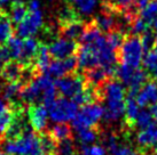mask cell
<instances>
[{"label": "cell", "mask_w": 157, "mask_h": 155, "mask_svg": "<svg viewBox=\"0 0 157 155\" xmlns=\"http://www.w3.org/2000/svg\"><path fill=\"white\" fill-rule=\"evenodd\" d=\"M22 102L30 105L43 104L46 107L56 99V87L47 74L33 78L22 90Z\"/></svg>", "instance_id": "1"}, {"label": "cell", "mask_w": 157, "mask_h": 155, "mask_svg": "<svg viewBox=\"0 0 157 155\" xmlns=\"http://www.w3.org/2000/svg\"><path fill=\"white\" fill-rule=\"evenodd\" d=\"M2 148L7 155H47L41 137L31 130H26L14 139H6Z\"/></svg>", "instance_id": "2"}, {"label": "cell", "mask_w": 157, "mask_h": 155, "mask_svg": "<svg viewBox=\"0 0 157 155\" xmlns=\"http://www.w3.org/2000/svg\"><path fill=\"white\" fill-rule=\"evenodd\" d=\"M105 114L103 105L99 103H90L83 105V107L79 110L74 120L71 121L72 128L75 130L86 129V128H94Z\"/></svg>", "instance_id": "3"}, {"label": "cell", "mask_w": 157, "mask_h": 155, "mask_svg": "<svg viewBox=\"0 0 157 155\" xmlns=\"http://www.w3.org/2000/svg\"><path fill=\"white\" fill-rule=\"evenodd\" d=\"M119 56L123 64L130 65L134 69H138L144 59V48L141 45V39L138 35H130L125 38L123 45L121 46Z\"/></svg>", "instance_id": "4"}, {"label": "cell", "mask_w": 157, "mask_h": 155, "mask_svg": "<svg viewBox=\"0 0 157 155\" xmlns=\"http://www.w3.org/2000/svg\"><path fill=\"white\" fill-rule=\"evenodd\" d=\"M47 108L49 119L55 123H67L72 121L78 112V105L72 99L66 97L55 99Z\"/></svg>", "instance_id": "5"}, {"label": "cell", "mask_w": 157, "mask_h": 155, "mask_svg": "<svg viewBox=\"0 0 157 155\" xmlns=\"http://www.w3.org/2000/svg\"><path fill=\"white\" fill-rule=\"evenodd\" d=\"M56 90L66 98H74L85 89V78L79 74H68L57 79L55 82Z\"/></svg>", "instance_id": "6"}, {"label": "cell", "mask_w": 157, "mask_h": 155, "mask_svg": "<svg viewBox=\"0 0 157 155\" xmlns=\"http://www.w3.org/2000/svg\"><path fill=\"white\" fill-rule=\"evenodd\" d=\"M44 25V14L41 10L29 12L26 17L20 24H17L16 33L20 38H30L35 35Z\"/></svg>", "instance_id": "7"}, {"label": "cell", "mask_w": 157, "mask_h": 155, "mask_svg": "<svg viewBox=\"0 0 157 155\" xmlns=\"http://www.w3.org/2000/svg\"><path fill=\"white\" fill-rule=\"evenodd\" d=\"M118 22H119V13L115 12L109 7L102 5L101 12L95 15L92 23L102 32H111L113 30H118Z\"/></svg>", "instance_id": "8"}, {"label": "cell", "mask_w": 157, "mask_h": 155, "mask_svg": "<svg viewBox=\"0 0 157 155\" xmlns=\"http://www.w3.org/2000/svg\"><path fill=\"white\" fill-rule=\"evenodd\" d=\"M78 48V45L75 40L61 37L53 40L48 47V50L51 56H53L55 59H64L70 56H74V54L77 52Z\"/></svg>", "instance_id": "9"}, {"label": "cell", "mask_w": 157, "mask_h": 155, "mask_svg": "<svg viewBox=\"0 0 157 155\" xmlns=\"http://www.w3.org/2000/svg\"><path fill=\"white\" fill-rule=\"evenodd\" d=\"M77 66H78L77 57L75 56H70L64 59H55L54 62H51L45 74L49 75L51 78L60 79L64 75L74 73Z\"/></svg>", "instance_id": "10"}, {"label": "cell", "mask_w": 157, "mask_h": 155, "mask_svg": "<svg viewBox=\"0 0 157 155\" xmlns=\"http://www.w3.org/2000/svg\"><path fill=\"white\" fill-rule=\"evenodd\" d=\"M28 119L29 123L36 131H43L48 125V108L43 104L32 105L28 110Z\"/></svg>", "instance_id": "11"}, {"label": "cell", "mask_w": 157, "mask_h": 155, "mask_svg": "<svg viewBox=\"0 0 157 155\" xmlns=\"http://www.w3.org/2000/svg\"><path fill=\"white\" fill-rule=\"evenodd\" d=\"M105 120L110 123H117L125 115V99H105Z\"/></svg>", "instance_id": "12"}, {"label": "cell", "mask_w": 157, "mask_h": 155, "mask_svg": "<svg viewBox=\"0 0 157 155\" xmlns=\"http://www.w3.org/2000/svg\"><path fill=\"white\" fill-rule=\"evenodd\" d=\"M141 107H153L157 105V81L146 82L135 96Z\"/></svg>", "instance_id": "13"}, {"label": "cell", "mask_w": 157, "mask_h": 155, "mask_svg": "<svg viewBox=\"0 0 157 155\" xmlns=\"http://www.w3.org/2000/svg\"><path fill=\"white\" fill-rule=\"evenodd\" d=\"M77 63L79 69L90 70L99 66V59L96 52L88 46H80L77 50Z\"/></svg>", "instance_id": "14"}, {"label": "cell", "mask_w": 157, "mask_h": 155, "mask_svg": "<svg viewBox=\"0 0 157 155\" xmlns=\"http://www.w3.org/2000/svg\"><path fill=\"white\" fill-rule=\"evenodd\" d=\"M40 43L37 39L32 38H25L23 40V50H22V56L20 59V64H22L23 66L30 65L31 63H33L37 54L39 52Z\"/></svg>", "instance_id": "15"}, {"label": "cell", "mask_w": 157, "mask_h": 155, "mask_svg": "<svg viewBox=\"0 0 157 155\" xmlns=\"http://www.w3.org/2000/svg\"><path fill=\"white\" fill-rule=\"evenodd\" d=\"M135 140L140 147L150 148L157 145V124H153L140 129L139 132L135 136Z\"/></svg>", "instance_id": "16"}, {"label": "cell", "mask_w": 157, "mask_h": 155, "mask_svg": "<svg viewBox=\"0 0 157 155\" xmlns=\"http://www.w3.org/2000/svg\"><path fill=\"white\" fill-rule=\"evenodd\" d=\"M86 26L87 25L82 20H76L70 23L60 25V35L62 38L70 39V40H76V39L79 40Z\"/></svg>", "instance_id": "17"}, {"label": "cell", "mask_w": 157, "mask_h": 155, "mask_svg": "<svg viewBox=\"0 0 157 155\" xmlns=\"http://www.w3.org/2000/svg\"><path fill=\"white\" fill-rule=\"evenodd\" d=\"M23 66L16 60H12V62H7L6 64L2 66L0 75L1 79H4L5 81H21V77H22Z\"/></svg>", "instance_id": "18"}, {"label": "cell", "mask_w": 157, "mask_h": 155, "mask_svg": "<svg viewBox=\"0 0 157 155\" xmlns=\"http://www.w3.org/2000/svg\"><path fill=\"white\" fill-rule=\"evenodd\" d=\"M84 78L90 83L91 87L99 88V87H102L107 82V79L109 78V75L102 66H96L93 69L86 70Z\"/></svg>", "instance_id": "19"}, {"label": "cell", "mask_w": 157, "mask_h": 155, "mask_svg": "<svg viewBox=\"0 0 157 155\" xmlns=\"http://www.w3.org/2000/svg\"><path fill=\"white\" fill-rule=\"evenodd\" d=\"M23 90V82L21 81H10L7 82L2 89V98L10 103H16L18 98H21V94Z\"/></svg>", "instance_id": "20"}, {"label": "cell", "mask_w": 157, "mask_h": 155, "mask_svg": "<svg viewBox=\"0 0 157 155\" xmlns=\"http://www.w3.org/2000/svg\"><path fill=\"white\" fill-rule=\"evenodd\" d=\"M26 128H28V124L25 122V117L22 115V114H17L15 112V116H14V120L12 122L10 127L8 128L7 132L5 135V137L7 139H14V138L18 137L21 135L26 131Z\"/></svg>", "instance_id": "21"}, {"label": "cell", "mask_w": 157, "mask_h": 155, "mask_svg": "<svg viewBox=\"0 0 157 155\" xmlns=\"http://www.w3.org/2000/svg\"><path fill=\"white\" fill-rule=\"evenodd\" d=\"M28 14V6L25 5L24 0H13V5L8 12L10 21L15 24H20L26 17Z\"/></svg>", "instance_id": "22"}, {"label": "cell", "mask_w": 157, "mask_h": 155, "mask_svg": "<svg viewBox=\"0 0 157 155\" xmlns=\"http://www.w3.org/2000/svg\"><path fill=\"white\" fill-rule=\"evenodd\" d=\"M99 0H74L71 5L79 17H87L95 12Z\"/></svg>", "instance_id": "23"}, {"label": "cell", "mask_w": 157, "mask_h": 155, "mask_svg": "<svg viewBox=\"0 0 157 155\" xmlns=\"http://www.w3.org/2000/svg\"><path fill=\"white\" fill-rule=\"evenodd\" d=\"M13 22L7 14L0 15V47H2L5 43L8 42V40L13 37Z\"/></svg>", "instance_id": "24"}, {"label": "cell", "mask_w": 157, "mask_h": 155, "mask_svg": "<svg viewBox=\"0 0 157 155\" xmlns=\"http://www.w3.org/2000/svg\"><path fill=\"white\" fill-rule=\"evenodd\" d=\"M33 66H35L36 71H40V72H46L48 66L51 64V54L48 50V47L46 45H40L39 52L37 54L35 60H33Z\"/></svg>", "instance_id": "25"}, {"label": "cell", "mask_w": 157, "mask_h": 155, "mask_svg": "<svg viewBox=\"0 0 157 155\" xmlns=\"http://www.w3.org/2000/svg\"><path fill=\"white\" fill-rule=\"evenodd\" d=\"M147 79H148V74L144 70H141L139 67L135 69L131 81L128 82V85H127V88H128V91H130L128 94L136 95L138 91L141 89V87L147 82Z\"/></svg>", "instance_id": "26"}, {"label": "cell", "mask_w": 157, "mask_h": 155, "mask_svg": "<svg viewBox=\"0 0 157 155\" xmlns=\"http://www.w3.org/2000/svg\"><path fill=\"white\" fill-rule=\"evenodd\" d=\"M135 96L136 95L128 94V96L125 99V116H126L127 122L131 125H133L135 119L140 112V105L136 102Z\"/></svg>", "instance_id": "27"}, {"label": "cell", "mask_w": 157, "mask_h": 155, "mask_svg": "<svg viewBox=\"0 0 157 155\" xmlns=\"http://www.w3.org/2000/svg\"><path fill=\"white\" fill-rule=\"evenodd\" d=\"M76 139L83 147L93 145L98 139V131L94 128L76 130Z\"/></svg>", "instance_id": "28"}, {"label": "cell", "mask_w": 157, "mask_h": 155, "mask_svg": "<svg viewBox=\"0 0 157 155\" xmlns=\"http://www.w3.org/2000/svg\"><path fill=\"white\" fill-rule=\"evenodd\" d=\"M76 20H80V17L78 16V14L76 13L72 5H63L59 8V10H57V21L60 23V25L70 23V22L76 21Z\"/></svg>", "instance_id": "29"}, {"label": "cell", "mask_w": 157, "mask_h": 155, "mask_svg": "<svg viewBox=\"0 0 157 155\" xmlns=\"http://www.w3.org/2000/svg\"><path fill=\"white\" fill-rule=\"evenodd\" d=\"M7 45V49L9 52V56L13 58V60L20 62L21 56H22L23 50V40L20 37H12L8 40Z\"/></svg>", "instance_id": "30"}, {"label": "cell", "mask_w": 157, "mask_h": 155, "mask_svg": "<svg viewBox=\"0 0 157 155\" xmlns=\"http://www.w3.org/2000/svg\"><path fill=\"white\" fill-rule=\"evenodd\" d=\"M49 135L52 136L57 142L68 139L71 136V128L67 123H55L51 127Z\"/></svg>", "instance_id": "31"}, {"label": "cell", "mask_w": 157, "mask_h": 155, "mask_svg": "<svg viewBox=\"0 0 157 155\" xmlns=\"http://www.w3.org/2000/svg\"><path fill=\"white\" fill-rule=\"evenodd\" d=\"M154 114L151 112V110H140L139 114L135 119L133 125H135L139 129H144L148 125L154 123Z\"/></svg>", "instance_id": "32"}, {"label": "cell", "mask_w": 157, "mask_h": 155, "mask_svg": "<svg viewBox=\"0 0 157 155\" xmlns=\"http://www.w3.org/2000/svg\"><path fill=\"white\" fill-rule=\"evenodd\" d=\"M107 42H108V46H109L113 50H118L121 46L123 45L124 40H125V35L123 33L122 31L119 30H113L111 32H108L107 33Z\"/></svg>", "instance_id": "33"}, {"label": "cell", "mask_w": 157, "mask_h": 155, "mask_svg": "<svg viewBox=\"0 0 157 155\" xmlns=\"http://www.w3.org/2000/svg\"><path fill=\"white\" fill-rule=\"evenodd\" d=\"M134 71H135L134 67L122 63V64L118 65L117 69H116V75L118 77V79L121 80V82H122L123 85L127 87L128 82L131 81L132 77L134 74Z\"/></svg>", "instance_id": "34"}, {"label": "cell", "mask_w": 157, "mask_h": 155, "mask_svg": "<svg viewBox=\"0 0 157 155\" xmlns=\"http://www.w3.org/2000/svg\"><path fill=\"white\" fill-rule=\"evenodd\" d=\"M96 97V91L93 90V87H88L83 91H80L78 95L75 96L72 100L77 105H86V104L93 103V100Z\"/></svg>", "instance_id": "35"}, {"label": "cell", "mask_w": 157, "mask_h": 155, "mask_svg": "<svg viewBox=\"0 0 157 155\" xmlns=\"http://www.w3.org/2000/svg\"><path fill=\"white\" fill-rule=\"evenodd\" d=\"M14 116H15V112L9 110V108L0 113V138L5 137L7 130L13 122Z\"/></svg>", "instance_id": "36"}, {"label": "cell", "mask_w": 157, "mask_h": 155, "mask_svg": "<svg viewBox=\"0 0 157 155\" xmlns=\"http://www.w3.org/2000/svg\"><path fill=\"white\" fill-rule=\"evenodd\" d=\"M144 69L148 72L154 74L157 71V48H154L150 52L146 54V56L142 59Z\"/></svg>", "instance_id": "37"}, {"label": "cell", "mask_w": 157, "mask_h": 155, "mask_svg": "<svg viewBox=\"0 0 157 155\" xmlns=\"http://www.w3.org/2000/svg\"><path fill=\"white\" fill-rule=\"evenodd\" d=\"M56 154L57 155H76V146H75V142H72L70 138L59 142L56 146Z\"/></svg>", "instance_id": "38"}, {"label": "cell", "mask_w": 157, "mask_h": 155, "mask_svg": "<svg viewBox=\"0 0 157 155\" xmlns=\"http://www.w3.org/2000/svg\"><path fill=\"white\" fill-rule=\"evenodd\" d=\"M156 38H157V35H155V32L151 30H147L144 34H142V37H141V45H142V48H144V52H150L151 49L155 48Z\"/></svg>", "instance_id": "39"}, {"label": "cell", "mask_w": 157, "mask_h": 155, "mask_svg": "<svg viewBox=\"0 0 157 155\" xmlns=\"http://www.w3.org/2000/svg\"><path fill=\"white\" fill-rule=\"evenodd\" d=\"M147 30H148V23L140 16H136L130 26V32L132 33V35L144 34Z\"/></svg>", "instance_id": "40"}, {"label": "cell", "mask_w": 157, "mask_h": 155, "mask_svg": "<svg viewBox=\"0 0 157 155\" xmlns=\"http://www.w3.org/2000/svg\"><path fill=\"white\" fill-rule=\"evenodd\" d=\"M111 155H139L138 151L127 144H123L121 140L116 146L109 151Z\"/></svg>", "instance_id": "41"}, {"label": "cell", "mask_w": 157, "mask_h": 155, "mask_svg": "<svg viewBox=\"0 0 157 155\" xmlns=\"http://www.w3.org/2000/svg\"><path fill=\"white\" fill-rule=\"evenodd\" d=\"M79 155H107V150L101 145H90L84 146Z\"/></svg>", "instance_id": "42"}, {"label": "cell", "mask_w": 157, "mask_h": 155, "mask_svg": "<svg viewBox=\"0 0 157 155\" xmlns=\"http://www.w3.org/2000/svg\"><path fill=\"white\" fill-rule=\"evenodd\" d=\"M9 58H10V56H9V52L7 47H0V72H1L2 66L8 62Z\"/></svg>", "instance_id": "43"}, {"label": "cell", "mask_w": 157, "mask_h": 155, "mask_svg": "<svg viewBox=\"0 0 157 155\" xmlns=\"http://www.w3.org/2000/svg\"><path fill=\"white\" fill-rule=\"evenodd\" d=\"M26 6H28V9L30 12H35V10H39L40 9L41 2H40V0H29Z\"/></svg>", "instance_id": "44"}, {"label": "cell", "mask_w": 157, "mask_h": 155, "mask_svg": "<svg viewBox=\"0 0 157 155\" xmlns=\"http://www.w3.org/2000/svg\"><path fill=\"white\" fill-rule=\"evenodd\" d=\"M150 2V0H136L135 1V6H136V8L141 10V9H144V7H147V5Z\"/></svg>", "instance_id": "45"}, {"label": "cell", "mask_w": 157, "mask_h": 155, "mask_svg": "<svg viewBox=\"0 0 157 155\" xmlns=\"http://www.w3.org/2000/svg\"><path fill=\"white\" fill-rule=\"evenodd\" d=\"M7 104L5 103V99L2 97H0V113L4 112L5 110H7Z\"/></svg>", "instance_id": "46"}, {"label": "cell", "mask_w": 157, "mask_h": 155, "mask_svg": "<svg viewBox=\"0 0 157 155\" xmlns=\"http://www.w3.org/2000/svg\"><path fill=\"white\" fill-rule=\"evenodd\" d=\"M151 27H153V31L155 32V34L157 35V17L151 22Z\"/></svg>", "instance_id": "47"}, {"label": "cell", "mask_w": 157, "mask_h": 155, "mask_svg": "<svg viewBox=\"0 0 157 155\" xmlns=\"http://www.w3.org/2000/svg\"><path fill=\"white\" fill-rule=\"evenodd\" d=\"M150 108H151V112H153V114H154V117H155L157 121V105H155V106H153V107H150Z\"/></svg>", "instance_id": "48"}, {"label": "cell", "mask_w": 157, "mask_h": 155, "mask_svg": "<svg viewBox=\"0 0 157 155\" xmlns=\"http://www.w3.org/2000/svg\"><path fill=\"white\" fill-rule=\"evenodd\" d=\"M0 155H7V154H6L5 152H2V151H1V150H0Z\"/></svg>", "instance_id": "49"}, {"label": "cell", "mask_w": 157, "mask_h": 155, "mask_svg": "<svg viewBox=\"0 0 157 155\" xmlns=\"http://www.w3.org/2000/svg\"><path fill=\"white\" fill-rule=\"evenodd\" d=\"M153 75H154V77H155V78H156V79H157V71H156V72H155V73L153 74Z\"/></svg>", "instance_id": "50"}, {"label": "cell", "mask_w": 157, "mask_h": 155, "mask_svg": "<svg viewBox=\"0 0 157 155\" xmlns=\"http://www.w3.org/2000/svg\"><path fill=\"white\" fill-rule=\"evenodd\" d=\"M67 1H69V2H72V1H74V0H67Z\"/></svg>", "instance_id": "51"}, {"label": "cell", "mask_w": 157, "mask_h": 155, "mask_svg": "<svg viewBox=\"0 0 157 155\" xmlns=\"http://www.w3.org/2000/svg\"><path fill=\"white\" fill-rule=\"evenodd\" d=\"M1 14H4V13H2V12H1V10H0V15H1Z\"/></svg>", "instance_id": "52"}]
</instances>
